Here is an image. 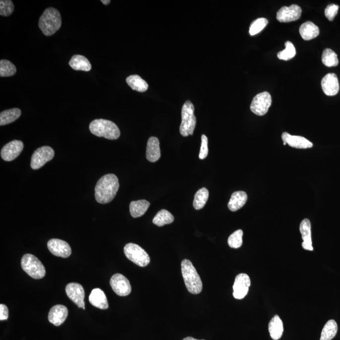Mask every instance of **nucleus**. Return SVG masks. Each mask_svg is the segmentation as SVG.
<instances>
[{
    "label": "nucleus",
    "mask_w": 340,
    "mask_h": 340,
    "mask_svg": "<svg viewBox=\"0 0 340 340\" xmlns=\"http://www.w3.org/2000/svg\"><path fill=\"white\" fill-rule=\"evenodd\" d=\"M119 189L118 178L114 174H107L98 180L95 188V198L98 203H110Z\"/></svg>",
    "instance_id": "nucleus-1"
},
{
    "label": "nucleus",
    "mask_w": 340,
    "mask_h": 340,
    "mask_svg": "<svg viewBox=\"0 0 340 340\" xmlns=\"http://www.w3.org/2000/svg\"><path fill=\"white\" fill-rule=\"evenodd\" d=\"M62 16L55 8L46 9L39 18V27L46 36L55 34L62 27Z\"/></svg>",
    "instance_id": "nucleus-2"
},
{
    "label": "nucleus",
    "mask_w": 340,
    "mask_h": 340,
    "mask_svg": "<svg viewBox=\"0 0 340 340\" xmlns=\"http://www.w3.org/2000/svg\"><path fill=\"white\" fill-rule=\"evenodd\" d=\"M182 273L185 284L190 293L200 294L203 290V282L196 268L189 260H183L181 264Z\"/></svg>",
    "instance_id": "nucleus-3"
},
{
    "label": "nucleus",
    "mask_w": 340,
    "mask_h": 340,
    "mask_svg": "<svg viewBox=\"0 0 340 340\" xmlns=\"http://www.w3.org/2000/svg\"><path fill=\"white\" fill-rule=\"evenodd\" d=\"M89 129L93 135L107 139L116 140L121 136L120 130L116 124L105 119H95L91 122Z\"/></svg>",
    "instance_id": "nucleus-4"
},
{
    "label": "nucleus",
    "mask_w": 340,
    "mask_h": 340,
    "mask_svg": "<svg viewBox=\"0 0 340 340\" xmlns=\"http://www.w3.org/2000/svg\"><path fill=\"white\" fill-rule=\"evenodd\" d=\"M195 108L191 101L187 100L182 109V123L180 133L184 137L194 134L196 126V117L194 114Z\"/></svg>",
    "instance_id": "nucleus-5"
},
{
    "label": "nucleus",
    "mask_w": 340,
    "mask_h": 340,
    "mask_svg": "<svg viewBox=\"0 0 340 340\" xmlns=\"http://www.w3.org/2000/svg\"><path fill=\"white\" fill-rule=\"evenodd\" d=\"M21 266L23 271L26 272L28 275L33 278L41 279L46 275L45 267L34 255H23L21 260Z\"/></svg>",
    "instance_id": "nucleus-6"
},
{
    "label": "nucleus",
    "mask_w": 340,
    "mask_h": 340,
    "mask_svg": "<svg viewBox=\"0 0 340 340\" xmlns=\"http://www.w3.org/2000/svg\"><path fill=\"white\" fill-rule=\"evenodd\" d=\"M124 252L126 257L138 266L144 267L149 264V255L146 251L136 244H127L124 248Z\"/></svg>",
    "instance_id": "nucleus-7"
},
{
    "label": "nucleus",
    "mask_w": 340,
    "mask_h": 340,
    "mask_svg": "<svg viewBox=\"0 0 340 340\" xmlns=\"http://www.w3.org/2000/svg\"><path fill=\"white\" fill-rule=\"evenodd\" d=\"M55 156V151L52 147L42 146L36 150L31 158L30 166L33 170H38Z\"/></svg>",
    "instance_id": "nucleus-8"
},
{
    "label": "nucleus",
    "mask_w": 340,
    "mask_h": 340,
    "mask_svg": "<svg viewBox=\"0 0 340 340\" xmlns=\"http://www.w3.org/2000/svg\"><path fill=\"white\" fill-rule=\"evenodd\" d=\"M272 105L271 94L267 91L255 96L250 105V109L257 116H262L267 113Z\"/></svg>",
    "instance_id": "nucleus-9"
},
{
    "label": "nucleus",
    "mask_w": 340,
    "mask_h": 340,
    "mask_svg": "<svg viewBox=\"0 0 340 340\" xmlns=\"http://www.w3.org/2000/svg\"><path fill=\"white\" fill-rule=\"evenodd\" d=\"M110 284L116 294L119 296H127L131 292L130 281L121 273L115 274L110 279Z\"/></svg>",
    "instance_id": "nucleus-10"
},
{
    "label": "nucleus",
    "mask_w": 340,
    "mask_h": 340,
    "mask_svg": "<svg viewBox=\"0 0 340 340\" xmlns=\"http://www.w3.org/2000/svg\"><path fill=\"white\" fill-rule=\"evenodd\" d=\"M251 280L246 273H240L236 276L233 285V296L236 299L245 298L249 291Z\"/></svg>",
    "instance_id": "nucleus-11"
},
{
    "label": "nucleus",
    "mask_w": 340,
    "mask_h": 340,
    "mask_svg": "<svg viewBox=\"0 0 340 340\" xmlns=\"http://www.w3.org/2000/svg\"><path fill=\"white\" fill-rule=\"evenodd\" d=\"M302 9L297 4L283 6L276 13V19L280 22H290L299 19Z\"/></svg>",
    "instance_id": "nucleus-12"
},
{
    "label": "nucleus",
    "mask_w": 340,
    "mask_h": 340,
    "mask_svg": "<svg viewBox=\"0 0 340 340\" xmlns=\"http://www.w3.org/2000/svg\"><path fill=\"white\" fill-rule=\"evenodd\" d=\"M23 143L19 140H13L4 145L1 151V158L5 161L15 159L23 151Z\"/></svg>",
    "instance_id": "nucleus-13"
},
{
    "label": "nucleus",
    "mask_w": 340,
    "mask_h": 340,
    "mask_svg": "<svg viewBox=\"0 0 340 340\" xmlns=\"http://www.w3.org/2000/svg\"><path fill=\"white\" fill-rule=\"evenodd\" d=\"M50 252L56 257L68 258L71 254V248L69 244L59 239H51L48 243Z\"/></svg>",
    "instance_id": "nucleus-14"
},
{
    "label": "nucleus",
    "mask_w": 340,
    "mask_h": 340,
    "mask_svg": "<svg viewBox=\"0 0 340 340\" xmlns=\"http://www.w3.org/2000/svg\"><path fill=\"white\" fill-rule=\"evenodd\" d=\"M66 293L78 308H84V290L83 286L78 283H70L66 287Z\"/></svg>",
    "instance_id": "nucleus-15"
},
{
    "label": "nucleus",
    "mask_w": 340,
    "mask_h": 340,
    "mask_svg": "<svg viewBox=\"0 0 340 340\" xmlns=\"http://www.w3.org/2000/svg\"><path fill=\"white\" fill-rule=\"evenodd\" d=\"M283 142L289 145L290 147L297 149H308L313 146V143L302 136H292L287 133L282 135Z\"/></svg>",
    "instance_id": "nucleus-16"
},
{
    "label": "nucleus",
    "mask_w": 340,
    "mask_h": 340,
    "mask_svg": "<svg viewBox=\"0 0 340 340\" xmlns=\"http://www.w3.org/2000/svg\"><path fill=\"white\" fill-rule=\"evenodd\" d=\"M321 86L323 91L328 96L336 95L339 93L340 86L339 79L335 73H328L322 79Z\"/></svg>",
    "instance_id": "nucleus-17"
},
{
    "label": "nucleus",
    "mask_w": 340,
    "mask_h": 340,
    "mask_svg": "<svg viewBox=\"0 0 340 340\" xmlns=\"http://www.w3.org/2000/svg\"><path fill=\"white\" fill-rule=\"evenodd\" d=\"M68 310L67 307L63 305H56L49 311L48 319L49 322L56 327L62 325L67 320Z\"/></svg>",
    "instance_id": "nucleus-18"
},
{
    "label": "nucleus",
    "mask_w": 340,
    "mask_h": 340,
    "mask_svg": "<svg viewBox=\"0 0 340 340\" xmlns=\"http://www.w3.org/2000/svg\"><path fill=\"white\" fill-rule=\"evenodd\" d=\"M299 229L302 234V240H303V242L302 243V248L306 250L313 251L310 220L308 219L302 220L300 224Z\"/></svg>",
    "instance_id": "nucleus-19"
},
{
    "label": "nucleus",
    "mask_w": 340,
    "mask_h": 340,
    "mask_svg": "<svg viewBox=\"0 0 340 340\" xmlns=\"http://www.w3.org/2000/svg\"><path fill=\"white\" fill-rule=\"evenodd\" d=\"M161 158L160 147L158 138L151 137L147 140L146 158L150 162L154 163Z\"/></svg>",
    "instance_id": "nucleus-20"
},
{
    "label": "nucleus",
    "mask_w": 340,
    "mask_h": 340,
    "mask_svg": "<svg viewBox=\"0 0 340 340\" xmlns=\"http://www.w3.org/2000/svg\"><path fill=\"white\" fill-rule=\"evenodd\" d=\"M89 301L91 305L100 309L109 308V303L106 295L100 288H94L89 296Z\"/></svg>",
    "instance_id": "nucleus-21"
},
{
    "label": "nucleus",
    "mask_w": 340,
    "mask_h": 340,
    "mask_svg": "<svg viewBox=\"0 0 340 340\" xmlns=\"http://www.w3.org/2000/svg\"><path fill=\"white\" fill-rule=\"evenodd\" d=\"M248 196L245 192L237 191L232 194L230 200L228 203L229 209L232 212L240 209L247 201Z\"/></svg>",
    "instance_id": "nucleus-22"
},
{
    "label": "nucleus",
    "mask_w": 340,
    "mask_h": 340,
    "mask_svg": "<svg viewBox=\"0 0 340 340\" xmlns=\"http://www.w3.org/2000/svg\"><path fill=\"white\" fill-rule=\"evenodd\" d=\"M299 33L302 38L305 41H310L316 38L320 34V29L317 25L311 22H306L301 25Z\"/></svg>",
    "instance_id": "nucleus-23"
},
{
    "label": "nucleus",
    "mask_w": 340,
    "mask_h": 340,
    "mask_svg": "<svg viewBox=\"0 0 340 340\" xmlns=\"http://www.w3.org/2000/svg\"><path fill=\"white\" fill-rule=\"evenodd\" d=\"M270 335L273 340H278L282 337L283 332L282 321L276 315L272 319L269 324Z\"/></svg>",
    "instance_id": "nucleus-24"
},
{
    "label": "nucleus",
    "mask_w": 340,
    "mask_h": 340,
    "mask_svg": "<svg viewBox=\"0 0 340 340\" xmlns=\"http://www.w3.org/2000/svg\"><path fill=\"white\" fill-rule=\"evenodd\" d=\"M69 65L72 69L76 71H89L91 69V65L88 59L81 55L72 56Z\"/></svg>",
    "instance_id": "nucleus-25"
},
{
    "label": "nucleus",
    "mask_w": 340,
    "mask_h": 340,
    "mask_svg": "<svg viewBox=\"0 0 340 340\" xmlns=\"http://www.w3.org/2000/svg\"><path fill=\"white\" fill-rule=\"evenodd\" d=\"M150 206V203L146 200H139L131 202L130 204V213L133 217H141L146 213Z\"/></svg>",
    "instance_id": "nucleus-26"
},
{
    "label": "nucleus",
    "mask_w": 340,
    "mask_h": 340,
    "mask_svg": "<svg viewBox=\"0 0 340 340\" xmlns=\"http://www.w3.org/2000/svg\"><path fill=\"white\" fill-rule=\"evenodd\" d=\"M22 112L18 108L4 110L0 114V126H3L11 124L17 120Z\"/></svg>",
    "instance_id": "nucleus-27"
},
{
    "label": "nucleus",
    "mask_w": 340,
    "mask_h": 340,
    "mask_svg": "<svg viewBox=\"0 0 340 340\" xmlns=\"http://www.w3.org/2000/svg\"><path fill=\"white\" fill-rule=\"evenodd\" d=\"M126 82L133 90L138 92H145L148 89V84L146 81L140 78L139 75H131L126 78Z\"/></svg>",
    "instance_id": "nucleus-28"
},
{
    "label": "nucleus",
    "mask_w": 340,
    "mask_h": 340,
    "mask_svg": "<svg viewBox=\"0 0 340 340\" xmlns=\"http://www.w3.org/2000/svg\"><path fill=\"white\" fill-rule=\"evenodd\" d=\"M338 332V325L336 321L331 320L328 321L321 332L320 340H332Z\"/></svg>",
    "instance_id": "nucleus-29"
},
{
    "label": "nucleus",
    "mask_w": 340,
    "mask_h": 340,
    "mask_svg": "<svg viewBox=\"0 0 340 340\" xmlns=\"http://www.w3.org/2000/svg\"><path fill=\"white\" fill-rule=\"evenodd\" d=\"M173 221H174V217L170 212L165 209L159 211L152 220L153 224L159 227L172 224Z\"/></svg>",
    "instance_id": "nucleus-30"
},
{
    "label": "nucleus",
    "mask_w": 340,
    "mask_h": 340,
    "mask_svg": "<svg viewBox=\"0 0 340 340\" xmlns=\"http://www.w3.org/2000/svg\"><path fill=\"white\" fill-rule=\"evenodd\" d=\"M208 196L209 194L207 189L202 188L199 190L194 197L193 205L195 209H202L207 203Z\"/></svg>",
    "instance_id": "nucleus-31"
},
{
    "label": "nucleus",
    "mask_w": 340,
    "mask_h": 340,
    "mask_svg": "<svg viewBox=\"0 0 340 340\" xmlns=\"http://www.w3.org/2000/svg\"><path fill=\"white\" fill-rule=\"evenodd\" d=\"M322 62L327 67H335L339 64L337 54L332 49L328 48L323 51Z\"/></svg>",
    "instance_id": "nucleus-32"
},
{
    "label": "nucleus",
    "mask_w": 340,
    "mask_h": 340,
    "mask_svg": "<svg viewBox=\"0 0 340 340\" xmlns=\"http://www.w3.org/2000/svg\"><path fill=\"white\" fill-rule=\"evenodd\" d=\"M16 72V68L13 63L6 60L0 61V76L10 77L13 76Z\"/></svg>",
    "instance_id": "nucleus-33"
},
{
    "label": "nucleus",
    "mask_w": 340,
    "mask_h": 340,
    "mask_svg": "<svg viewBox=\"0 0 340 340\" xmlns=\"http://www.w3.org/2000/svg\"><path fill=\"white\" fill-rule=\"evenodd\" d=\"M285 49L277 54L279 60L288 61L291 60L296 55V51L294 44L291 42L287 41L285 43Z\"/></svg>",
    "instance_id": "nucleus-34"
},
{
    "label": "nucleus",
    "mask_w": 340,
    "mask_h": 340,
    "mask_svg": "<svg viewBox=\"0 0 340 340\" xmlns=\"http://www.w3.org/2000/svg\"><path fill=\"white\" fill-rule=\"evenodd\" d=\"M243 232L241 229H239L229 237L227 243L228 245L232 248H240L243 244Z\"/></svg>",
    "instance_id": "nucleus-35"
},
{
    "label": "nucleus",
    "mask_w": 340,
    "mask_h": 340,
    "mask_svg": "<svg viewBox=\"0 0 340 340\" xmlns=\"http://www.w3.org/2000/svg\"><path fill=\"white\" fill-rule=\"evenodd\" d=\"M268 24V20L265 18H258L253 22L250 27V34L251 36H255L261 32Z\"/></svg>",
    "instance_id": "nucleus-36"
},
{
    "label": "nucleus",
    "mask_w": 340,
    "mask_h": 340,
    "mask_svg": "<svg viewBox=\"0 0 340 340\" xmlns=\"http://www.w3.org/2000/svg\"><path fill=\"white\" fill-rule=\"evenodd\" d=\"M14 10V4L10 0H1L0 1V15L8 16L11 15Z\"/></svg>",
    "instance_id": "nucleus-37"
},
{
    "label": "nucleus",
    "mask_w": 340,
    "mask_h": 340,
    "mask_svg": "<svg viewBox=\"0 0 340 340\" xmlns=\"http://www.w3.org/2000/svg\"><path fill=\"white\" fill-rule=\"evenodd\" d=\"M339 10V6L335 4H330L325 8V14L326 17L330 21L334 20L335 16L338 14Z\"/></svg>",
    "instance_id": "nucleus-38"
},
{
    "label": "nucleus",
    "mask_w": 340,
    "mask_h": 340,
    "mask_svg": "<svg viewBox=\"0 0 340 340\" xmlns=\"http://www.w3.org/2000/svg\"><path fill=\"white\" fill-rule=\"evenodd\" d=\"M208 139L207 136L203 135L201 137V147L199 158L201 159L206 158L208 155Z\"/></svg>",
    "instance_id": "nucleus-39"
},
{
    "label": "nucleus",
    "mask_w": 340,
    "mask_h": 340,
    "mask_svg": "<svg viewBox=\"0 0 340 340\" xmlns=\"http://www.w3.org/2000/svg\"><path fill=\"white\" fill-rule=\"evenodd\" d=\"M8 318V309L6 305H0V320H6Z\"/></svg>",
    "instance_id": "nucleus-40"
},
{
    "label": "nucleus",
    "mask_w": 340,
    "mask_h": 340,
    "mask_svg": "<svg viewBox=\"0 0 340 340\" xmlns=\"http://www.w3.org/2000/svg\"><path fill=\"white\" fill-rule=\"evenodd\" d=\"M101 2H102L103 4H105V5H107V4H109L110 3V0H102Z\"/></svg>",
    "instance_id": "nucleus-41"
},
{
    "label": "nucleus",
    "mask_w": 340,
    "mask_h": 340,
    "mask_svg": "<svg viewBox=\"0 0 340 340\" xmlns=\"http://www.w3.org/2000/svg\"><path fill=\"white\" fill-rule=\"evenodd\" d=\"M183 340H197V339H194V338H192V337H187V338H185V339H184Z\"/></svg>",
    "instance_id": "nucleus-42"
},
{
    "label": "nucleus",
    "mask_w": 340,
    "mask_h": 340,
    "mask_svg": "<svg viewBox=\"0 0 340 340\" xmlns=\"http://www.w3.org/2000/svg\"><path fill=\"white\" fill-rule=\"evenodd\" d=\"M83 309H84H84H85V307H84V308H83Z\"/></svg>",
    "instance_id": "nucleus-43"
}]
</instances>
